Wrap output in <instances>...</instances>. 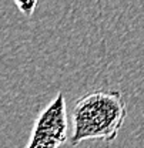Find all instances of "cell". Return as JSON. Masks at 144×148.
<instances>
[{"instance_id":"cell-3","label":"cell","mask_w":144,"mask_h":148,"mask_svg":"<svg viewBox=\"0 0 144 148\" xmlns=\"http://www.w3.org/2000/svg\"><path fill=\"white\" fill-rule=\"evenodd\" d=\"M14 4L17 6L19 10H20L23 14H26L27 17H30V16L33 14L34 9H36L37 1H14Z\"/></svg>"},{"instance_id":"cell-2","label":"cell","mask_w":144,"mask_h":148,"mask_svg":"<svg viewBox=\"0 0 144 148\" xmlns=\"http://www.w3.org/2000/svg\"><path fill=\"white\" fill-rule=\"evenodd\" d=\"M66 98L59 92L54 100L37 115L26 148H59L67 140Z\"/></svg>"},{"instance_id":"cell-1","label":"cell","mask_w":144,"mask_h":148,"mask_svg":"<svg viewBox=\"0 0 144 148\" xmlns=\"http://www.w3.org/2000/svg\"><path fill=\"white\" fill-rule=\"evenodd\" d=\"M127 117V107L120 91L90 92L77 100L73 108V135L76 147L84 140H104L111 143L119 135Z\"/></svg>"}]
</instances>
